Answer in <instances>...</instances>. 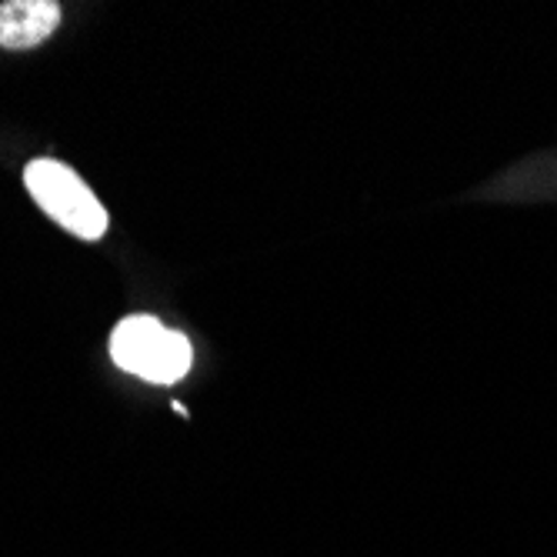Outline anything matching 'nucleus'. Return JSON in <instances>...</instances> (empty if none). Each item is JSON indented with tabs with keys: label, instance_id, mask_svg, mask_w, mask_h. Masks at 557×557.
Returning <instances> with one entry per match:
<instances>
[{
	"label": "nucleus",
	"instance_id": "obj_1",
	"mask_svg": "<svg viewBox=\"0 0 557 557\" xmlns=\"http://www.w3.org/2000/svg\"><path fill=\"white\" fill-rule=\"evenodd\" d=\"M111 358L121 371L150 384H174L190 371V341L164 327L158 318H124L111 334Z\"/></svg>",
	"mask_w": 557,
	"mask_h": 557
},
{
	"label": "nucleus",
	"instance_id": "obj_2",
	"mask_svg": "<svg viewBox=\"0 0 557 557\" xmlns=\"http://www.w3.org/2000/svg\"><path fill=\"white\" fill-rule=\"evenodd\" d=\"M24 184H27L30 197L40 205V211L47 218H54L64 231H71L84 240L104 237V231H108L104 205H100L94 190L67 164L47 161V158L30 161L24 171Z\"/></svg>",
	"mask_w": 557,
	"mask_h": 557
},
{
	"label": "nucleus",
	"instance_id": "obj_3",
	"mask_svg": "<svg viewBox=\"0 0 557 557\" xmlns=\"http://www.w3.org/2000/svg\"><path fill=\"white\" fill-rule=\"evenodd\" d=\"M61 27V4L54 0H8L0 4V47L27 50L44 44Z\"/></svg>",
	"mask_w": 557,
	"mask_h": 557
}]
</instances>
